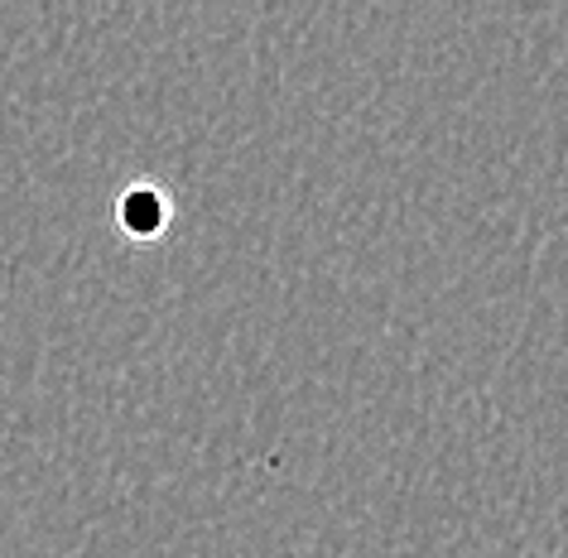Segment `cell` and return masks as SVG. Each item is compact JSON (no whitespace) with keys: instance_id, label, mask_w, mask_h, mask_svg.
Here are the masks:
<instances>
[{"instance_id":"obj_1","label":"cell","mask_w":568,"mask_h":558,"mask_svg":"<svg viewBox=\"0 0 568 558\" xmlns=\"http://www.w3.org/2000/svg\"><path fill=\"white\" fill-rule=\"evenodd\" d=\"M174 222V197L160 183H131L116 193V226L125 241H160Z\"/></svg>"}]
</instances>
